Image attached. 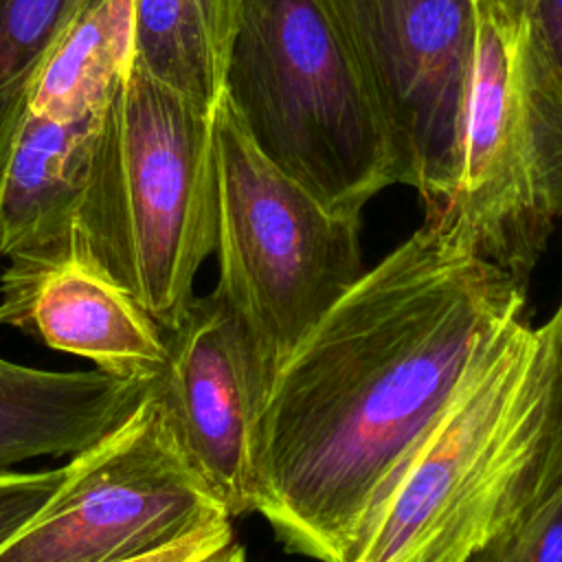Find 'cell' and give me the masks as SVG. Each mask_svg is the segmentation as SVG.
Masks as SVG:
<instances>
[{"instance_id":"obj_1","label":"cell","mask_w":562,"mask_h":562,"mask_svg":"<svg viewBox=\"0 0 562 562\" xmlns=\"http://www.w3.org/2000/svg\"><path fill=\"white\" fill-rule=\"evenodd\" d=\"M525 288L443 215L342 294L257 422V514L292 553L345 562L360 527Z\"/></svg>"},{"instance_id":"obj_2","label":"cell","mask_w":562,"mask_h":562,"mask_svg":"<svg viewBox=\"0 0 562 562\" xmlns=\"http://www.w3.org/2000/svg\"><path fill=\"white\" fill-rule=\"evenodd\" d=\"M544 404L542 336L522 310L408 450L345 562H470L527 503Z\"/></svg>"},{"instance_id":"obj_3","label":"cell","mask_w":562,"mask_h":562,"mask_svg":"<svg viewBox=\"0 0 562 562\" xmlns=\"http://www.w3.org/2000/svg\"><path fill=\"white\" fill-rule=\"evenodd\" d=\"M215 235L213 110L134 66L103 116L75 257L169 331L195 299Z\"/></svg>"},{"instance_id":"obj_4","label":"cell","mask_w":562,"mask_h":562,"mask_svg":"<svg viewBox=\"0 0 562 562\" xmlns=\"http://www.w3.org/2000/svg\"><path fill=\"white\" fill-rule=\"evenodd\" d=\"M220 299L257 411L307 334L364 274L360 217L327 209L268 160L222 94L213 110Z\"/></svg>"},{"instance_id":"obj_5","label":"cell","mask_w":562,"mask_h":562,"mask_svg":"<svg viewBox=\"0 0 562 562\" xmlns=\"http://www.w3.org/2000/svg\"><path fill=\"white\" fill-rule=\"evenodd\" d=\"M283 173L345 215L411 184L369 86L312 0H248L222 92Z\"/></svg>"},{"instance_id":"obj_6","label":"cell","mask_w":562,"mask_h":562,"mask_svg":"<svg viewBox=\"0 0 562 562\" xmlns=\"http://www.w3.org/2000/svg\"><path fill=\"white\" fill-rule=\"evenodd\" d=\"M224 518L151 380L114 428L72 454L0 562H125Z\"/></svg>"},{"instance_id":"obj_7","label":"cell","mask_w":562,"mask_h":562,"mask_svg":"<svg viewBox=\"0 0 562 562\" xmlns=\"http://www.w3.org/2000/svg\"><path fill=\"white\" fill-rule=\"evenodd\" d=\"M525 0H476V42L459 171L441 211L516 283L527 281L562 217L542 156L529 75Z\"/></svg>"},{"instance_id":"obj_8","label":"cell","mask_w":562,"mask_h":562,"mask_svg":"<svg viewBox=\"0 0 562 562\" xmlns=\"http://www.w3.org/2000/svg\"><path fill=\"white\" fill-rule=\"evenodd\" d=\"M356 64L406 160L426 213L459 171L476 0H312Z\"/></svg>"},{"instance_id":"obj_9","label":"cell","mask_w":562,"mask_h":562,"mask_svg":"<svg viewBox=\"0 0 562 562\" xmlns=\"http://www.w3.org/2000/svg\"><path fill=\"white\" fill-rule=\"evenodd\" d=\"M167 334L154 378L176 435L231 518L259 507V411L233 325L215 292L195 296Z\"/></svg>"},{"instance_id":"obj_10","label":"cell","mask_w":562,"mask_h":562,"mask_svg":"<svg viewBox=\"0 0 562 562\" xmlns=\"http://www.w3.org/2000/svg\"><path fill=\"white\" fill-rule=\"evenodd\" d=\"M0 325L116 378L151 382L167 360V334L138 299L75 255L11 261L0 279Z\"/></svg>"},{"instance_id":"obj_11","label":"cell","mask_w":562,"mask_h":562,"mask_svg":"<svg viewBox=\"0 0 562 562\" xmlns=\"http://www.w3.org/2000/svg\"><path fill=\"white\" fill-rule=\"evenodd\" d=\"M105 112L53 119L26 110L0 158L2 257L22 261L77 255Z\"/></svg>"},{"instance_id":"obj_12","label":"cell","mask_w":562,"mask_h":562,"mask_svg":"<svg viewBox=\"0 0 562 562\" xmlns=\"http://www.w3.org/2000/svg\"><path fill=\"white\" fill-rule=\"evenodd\" d=\"M149 382L94 371H46L0 356V470L83 450L114 428Z\"/></svg>"},{"instance_id":"obj_13","label":"cell","mask_w":562,"mask_h":562,"mask_svg":"<svg viewBox=\"0 0 562 562\" xmlns=\"http://www.w3.org/2000/svg\"><path fill=\"white\" fill-rule=\"evenodd\" d=\"M248 0H134V66L215 110Z\"/></svg>"},{"instance_id":"obj_14","label":"cell","mask_w":562,"mask_h":562,"mask_svg":"<svg viewBox=\"0 0 562 562\" xmlns=\"http://www.w3.org/2000/svg\"><path fill=\"white\" fill-rule=\"evenodd\" d=\"M134 57V0H94L42 61L29 110L53 119L105 112Z\"/></svg>"},{"instance_id":"obj_15","label":"cell","mask_w":562,"mask_h":562,"mask_svg":"<svg viewBox=\"0 0 562 562\" xmlns=\"http://www.w3.org/2000/svg\"><path fill=\"white\" fill-rule=\"evenodd\" d=\"M94 0H0V158L29 110L35 75Z\"/></svg>"},{"instance_id":"obj_16","label":"cell","mask_w":562,"mask_h":562,"mask_svg":"<svg viewBox=\"0 0 562 562\" xmlns=\"http://www.w3.org/2000/svg\"><path fill=\"white\" fill-rule=\"evenodd\" d=\"M527 75L551 193L562 213V0H536L527 9Z\"/></svg>"},{"instance_id":"obj_17","label":"cell","mask_w":562,"mask_h":562,"mask_svg":"<svg viewBox=\"0 0 562 562\" xmlns=\"http://www.w3.org/2000/svg\"><path fill=\"white\" fill-rule=\"evenodd\" d=\"M470 562H562V476L527 503Z\"/></svg>"},{"instance_id":"obj_18","label":"cell","mask_w":562,"mask_h":562,"mask_svg":"<svg viewBox=\"0 0 562 562\" xmlns=\"http://www.w3.org/2000/svg\"><path fill=\"white\" fill-rule=\"evenodd\" d=\"M540 336L544 347L547 404L540 454L531 474L527 503L544 494L562 476V301L555 314L540 327Z\"/></svg>"},{"instance_id":"obj_19","label":"cell","mask_w":562,"mask_h":562,"mask_svg":"<svg viewBox=\"0 0 562 562\" xmlns=\"http://www.w3.org/2000/svg\"><path fill=\"white\" fill-rule=\"evenodd\" d=\"M64 468L55 470H0V547L20 533L48 503L61 483Z\"/></svg>"},{"instance_id":"obj_20","label":"cell","mask_w":562,"mask_h":562,"mask_svg":"<svg viewBox=\"0 0 562 562\" xmlns=\"http://www.w3.org/2000/svg\"><path fill=\"white\" fill-rule=\"evenodd\" d=\"M233 525L231 518L209 522L151 553H145L125 562H204L228 542H233Z\"/></svg>"},{"instance_id":"obj_21","label":"cell","mask_w":562,"mask_h":562,"mask_svg":"<svg viewBox=\"0 0 562 562\" xmlns=\"http://www.w3.org/2000/svg\"><path fill=\"white\" fill-rule=\"evenodd\" d=\"M204 562H248L246 560V551L239 542H228L224 549H220L217 553H213L211 558H206Z\"/></svg>"},{"instance_id":"obj_22","label":"cell","mask_w":562,"mask_h":562,"mask_svg":"<svg viewBox=\"0 0 562 562\" xmlns=\"http://www.w3.org/2000/svg\"><path fill=\"white\" fill-rule=\"evenodd\" d=\"M525 2H527V4H531V2H536V0H525Z\"/></svg>"}]
</instances>
